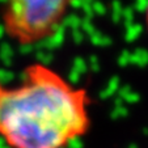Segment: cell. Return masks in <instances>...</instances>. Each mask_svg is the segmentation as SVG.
I'll return each instance as SVG.
<instances>
[{
  "label": "cell",
  "mask_w": 148,
  "mask_h": 148,
  "mask_svg": "<svg viewBox=\"0 0 148 148\" xmlns=\"http://www.w3.org/2000/svg\"><path fill=\"white\" fill-rule=\"evenodd\" d=\"M145 25H147V30H148V1H147V7H145Z\"/></svg>",
  "instance_id": "obj_3"
},
{
  "label": "cell",
  "mask_w": 148,
  "mask_h": 148,
  "mask_svg": "<svg viewBox=\"0 0 148 148\" xmlns=\"http://www.w3.org/2000/svg\"><path fill=\"white\" fill-rule=\"evenodd\" d=\"M70 3L71 0H4V32L20 46L36 45L56 33Z\"/></svg>",
  "instance_id": "obj_2"
},
{
  "label": "cell",
  "mask_w": 148,
  "mask_h": 148,
  "mask_svg": "<svg viewBox=\"0 0 148 148\" xmlns=\"http://www.w3.org/2000/svg\"><path fill=\"white\" fill-rule=\"evenodd\" d=\"M89 97L55 70L33 63L0 98V139L8 148H68L90 129Z\"/></svg>",
  "instance_id": "obj_1"
},
{
  "label": "cell",
  "mask_w": 148,
  "mask_h": 148,
  "mask_svg": "<svg viewBox=\"0 0 148 148\" xmlns=\"http://www.w3.org/2000/svg\"><path fill=\"white\" fill-rule=\"evenodd\" d=\"M3 90H4V88L1 87V84H0V98H1V95H3Z\"/></svg>",
  "instance_id": "obj_4"
}]
</instances>
